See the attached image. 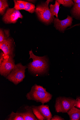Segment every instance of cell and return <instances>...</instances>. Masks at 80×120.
<instances>
[{
    "mask_svg": "<svg viewBox=\"0 0 80 120\" xmlns=\"http://www.w3.org/2000/svg\"><path fill=\"white\" fill-rule=\"evenodd\" d=\"M27 67L21 63L15 64L14 69L9 74L6 79L15 85L23 81L25 77V70Z\"/></svg>",
    "mask_w": 80,
    "mask_h": 120,
    "instance_id": "277c9868",
    "label": "cell"
},
{
    "mask_svg": "<svg viewBox=\"0 0 80 120\" xmlns=\"http://www.w3.org/2000/svg\"><path fill=\"white\" fill-rule=\"evenodd\" d=\"M6 120H24V118L17 112L15 113L12 112L8 115L6 119Z\"/></svg>",
    "mask_w": 80,
    "mask_h": 120,
    "instance_id": "9a60e30c",
    "label": "cell"
},
{
    "mask_svg": "<svg viewBox=\"0 0 80 120\" xmlns=\"http://www.w3.org/2000/svg\"><path fill=\"white\" fill-rule=\"evenodd\" d=\"M9 36V30L0 29V42L7 39Z\"/></svg>",
    "mask_w": 80,
    "mask_h": 120,
    "instance_id": "ac0fdd59",
    "label": "cell"
},
{
    "mask_svg": "<svg viewBox=\"0 0 80 120\" xmlns=\"http://www.w3.org/2000/svg\"><path fill=\"white\" fill-rule=\"evenodd\" d=\"M75 106L80 109V97H77L76 100Z\"/></svg>",
    "mask_w": 80,
    "mask_h": 120,
    "instance_id": "7402d4cb",
    "label": "cell"
},
{
    "mask_svg": "<svg viewBox=\"0 0 80 120\" xmlns=\"http://www.w3.org/2000/svg\"><path fill=\"white\" fill-rule=\"evenodd\" d=\"M23 17L19 10L15 9L14 8H8L3 15V20L6 24H15L19 18Z\"/></svg>",
    "mask_w": 80,
    "mask_h": 120,
    "instance_id": "8992f818",
    "label": "cell"
},
{
    "mask_svg": "<svg viewBox=\"0 0 80 120\" xmlns=\"http://www.w3.org/2000/svg\"><path fill=\"white\" fill-rule=\"evenodd\" d=\"M4 55L3 52H1L0 55V64L3 62L4 58Z\"/></svg>",
    "mask_w": 80,
    "mask_h": 120,
    "instance_id": "cb8c5ba5",
    "label": "cell"
},
{
    "mask_svg": "<svg viewBox=\"0 0 80 120\" xmlns=\"http://www.w3.org/2000/svg\"><path fill=\"white\" fill-rule=\"evenodd\" d=\"M29 59L31 58L33 61L28 65L29 72L35 74H42L46 73L49 68L48 60L46 56L39 57L34 55L32 50L29 51Z\"/></svg>",
    "mask_w": 80,
    "mask_h": 120,
    "instance_id": "6da1fadb",
    "label": "cell"
},
{
    "mask_svg": "<svg viewBox=\"0 0 80 120\" xmlns=\"http://www.w3.org/2000/svg\"><path fill=\"white\" fill-rule=\"evenodd\" d=\"M60 5V4L56 0L54 4H51L50 6V11L52 15L54 16H55L57 18H58Z\"/></svg>",
    "mask_w": 80,
    "mask_h": 120,
    "instance_id": "5bb4252c",
    "label": "cell"
},
{
    "mask_svg": "<svg viewBox=\"0 0 80 120\" xmlns=\"http://www.w3.org/2000/svg\"><path fill=\"white\" fill-rule=\"evenodd\" d=\"M31 106L32 108L34 114L35 115L38 120H46V119L42 115L37 109L35 107V105H32Z\"/></svg>",
    "mask_w": 80,
    "mask_h": 120,
    "instance_id": "ffe728a7",
    "label": "cell"
},
{
    "mask_svg": "<svg viewBox=\"0 0 80 120\" xmlns=\"http://www.w3.org/2000/svg\"><path fill=\"white\" fill-rule=\"evenodd\" d=\"M8 7V1L6 0H0V14L2 15L5 14L6 10Z\"/></svg>",
    "mask_w": 80,
    "mask_h": 120,
    "instance_id": "e0dca14e",
    "label": "cell"
},
{
    "mask_svg": "<svg viewBox=\"0 0 80 120\" xmlns=\"http://www.w3.org/2000/svg\"><path fill=\"white\" fill-rule=\"evenodd\" d=\"M15 6L14 8L16 10H25L26 1L21 0H14Z\"/></svg>",
    "mask_w": 80,
    "mask_h": 120,
    "instance_id": "2e32d148",
    "label": "cell"
},
{
    "mask_svg": "<svg viewBox=\"0 0 80 120\" xmlns=\"http://www.w3.org/2000/svg\"><path fill=\"white\" fill-rule=\"evenodd\" d=\"M13 58L11 56L4 58L3 62L0 64V74L5 78H7L15 68V64Z\"/></svg>",
    "mask_w": 80,
    "mask_h": 120,
    "instance_id": "52a82bcc",
    "label": "cell"
},
{
    "mask_svg": "<svg viewBox=\"0 0 80 120\" xmlns=\"http://www.w3.org/2000/svg\"><path fill=\"white\" fill-rule=\"evenodd\" d=\"M26 96L28 100L41 102L44 105L52 99V95L42 86L36 84L32 86L31 90Z\"/></svg>",
    "mask_w": 80,
    "mask_h": 120,
    "instance_id": "7a4b0ae2",
    "label": "cell"
},
{
    "mask_svg": "<svg viewBox=\"0 0 80 120\" xmlns=\"http://www.w3.org/2000/svg\"><path fill=\"white\" fill-rule=\"evenodd\" d=\"M17 112L24 120H38L33 113L31 106L23 105L18 109Z\"/></svg>",
    "mask_w": 80,
    "mask_h": 120,
    "instance_id": "9c48e42d",
    "label": "cell"
},
{
    "mask_svg": "<svg viewBox=\"0 0 80 120\" xmlns=\"http://www.w3.org/2000/svg\"><path fill=\"white\" fill-rule=\"evenodd\" d=\"M64 119L61 116L57 115H54L51 119V120H64Z\"/></svg>",
    "mask_w": 80,
    "mask_h": 120,
    "instance_id": "603a6c76",
    "label": "cell"
},
{
    "mask_svg": "<svg viewBox=\"0 0 80 120\" xmlns=\"http://www.w3.org/2000/svg\"><path fill=\"white\" fill-rule=\"evenodd\" d=\"M53 0L47 1L42 3L37 7L35 11L39 20L46 24H50L53 22L55 19L50 11L49 7V3Z\"/></svg>",
    "mask_w": 80,
    "mask_h": 120,
    "instance_id": "3957f363",
    "label": "cell"
},
{
    "mask_svg": "<svg viewBox=\"0 0 80 120\" xmlns=\"http://www.w3.org/2000/svg\"><path fill=\"white\" fill-rule=\"evenodd\" d=\"M35 5L26 2L25 10L31 13H33L35 11Z\"/></svg>",
    "mask_w": 80,
    "mask_h": 120,
    "instance_id": "44dd1931",
    "label": "cell"
},
{
    "mask_svg": "<svg viewBox=\"0 0 80 120\" xmlns=\"http://www.w3.org/2000/svg\"><path fill=\"white\" fill-rule=\"evenodd\" d=\"M0 49L3 51L4 58L10 56L14 58V45L13 39L9 37L0 42Z\"/></svg>",
    "mask_w": 80,
    "mask_h": 120,
    "instance_id": "ba28073f",
    "label": "cell"
},
{
    "mask_svg": "<svg viewBox=\"0 0 80 120\" xmlns=\"http://www.w3.org/2000/svg\"><path fill=\"white\" fill-rule=\"evenodd\" d=\"M76 100L72 98L60 96L57 97L55 105V111L57 113H66L74 105Z\"/></svg>",
    "mask_w": 80,
    "mask_h": 120,
    "instance_id": "5b68a950",
    "label": "cell"
},
{
    "mask_svg": "<svg viewBox=\"0 0 80 120\" xmlns=\"http://www.w3.org/2000/svg\"><path fill=\"white\" fill-rule=\"evenodd\" d=\"M73 20V18L68 15L65 19L61 20L58 18H55L54 20V26L57 30L63 33L67 28L72 25Z\"/></svg>",
    "mask_w": 80,
    "mask_h": 120,
    "instance_id": "30bf717a",
    "label": "cell"
},
{
    "mask_svg": "<svg viewBox=\"0 0 80 120\" xmlns=\"http://www.w3.org/2000/svg\"><path fill=\"white\" fill-rule=\"evenodd\" d=\"M35 106L46 120H51L53 117L52 115L48 105L42 104L39 106Z\"/></svg>",
    "mask_w": 80,
    "mask_h": 120,
    "instance_id": "8fae6325",
    "label": "cell"
},
{
    "mask_svg": "<svg viewBox=\"0 0 80 120\" xmlns=\"http://www.w3.org/2000/svg\"><path fill=\"white\" fill-rule=\"evenodd\" d=\"M74 4L71 11L72 17L80 20V0H74Z\"/></svg>",
    "mask_w": 80,
    "mask_h": 120,
    "instance_id": "7c38bea8",
    "label": "cell"
},
{
    "mask_svg": "<svg viewBox=\"0 0 80 120\" xmlns=\"http://www.w3.org/2000/svg\"><path fill=\"white\" fill-rule=\"evenodd\" d=\"M70 120H80V109L73 106L67 112Z\"/></svg>",
    "mask_w": 80,
    "mask_h": 120,
    "instance_id": "4fadbf2b",
    "label": "cell"
},
{
    "mask_svg": "<svg viewBox=\"0 0 80 120\" xmlns=\"http://www.w3.org/2000/svg\"><path fill=\"white\" fill-rule=\"evenodd\" d=\"M57 1L60 5H62L64 7H71L74 4V2L72 0H57Z\"/></svg>",
    "mask_w": 80,
    "mask_h": 120,
    "instance_id": "d6986e66",
    "label": "cell"
}]
</instances>
